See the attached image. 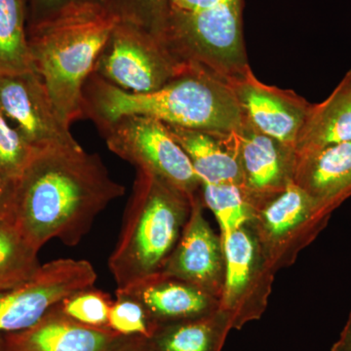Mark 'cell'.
Instances as JSON below:
<instances>
[{
  "instance_id": "1",
  "label": "cell",
  "mask_w": 351,
  "mask_h": 351,
  "mask_svg": "<svg viewBox=\"0 0 351 351\" xmlns=\"http://www.w3.org/2000/svg\"><path fill=\"white\" fill-rule=\"evenodd\" d=\"M124 193L99 154L80 144L48 147L36 151L15 182L10 221L38 251L52 239L75 246Z\"/></svg>"
},
{
  "instance_id": "2",
  "label": "cell",
  "mask_w": 351,
  "mask_h": 351,
  "mask_svg": "<svg viewBox=\"0 0 351 351\" xmlns=\"http://www.w3.org/2000/svg\"><path fill=\"white\" fill-rule=\"evenodd\" d=\"M83 112L98 128L127 115H142L216 136L239 130L245 119L230 84L189 66L160 89L144 94L120 89L92 73L83 88Z\"/></svg>"
},
{
  "instance_id": "3",
  "label": "cell",
  "mask_w": 351,
  "mask_h": 351,
  "mask_svg": "<svg viewBox=\"0 0 351 351\" xmlns=\"http://www.w3.org/2000/svg\"><path fill=\"white\" fill-rule=\"evenodd\" d=\"M119 20L101 2L84 1L27 25L32 69L69 128L84 119L83 88Z\"/></svg>"
},
{
  "instance_id": "4",
  "label": "cell",
  "mask_w": 351,
  "mask_h": 351,
  "mask_svg": "<svg viewBox=\"0 0 351 351\" xmlns=\"http://www.w3.org/2000/svg\"><path fill=\"white\" fill-rule=\"evenodd\" d=\"M193 199L163 178L137 169L121 232L108 260L117 289L161 271L181 237Z\"/></svg>"
},
{
  "instance_id": "5",
  "label": "cell",
  "mask_w": 351,
  "mask_h": 351,
  "mask_svg": "<svg viewBox=\"0 0 351 351\" xmlns=\"http://www.w3.org/2000/svg\"><path fill=\"white\" fill-rule=\"evenodd\" d=\"M160 38L180 63L228 84L251 69L245 49L243 0L198 12L168 11Z\"/></svg>"
},
{
  "instance_id": "6",
  "label": "cell",
  "mask_w": 351,
  "mask_h": 351,
  "mask_svg": "<svg viewBox=\"0 0 351 351\" xmlns=\"http://www.w3.org/2000/svg\"><path fill=\"white\" fill-rule=\"evenodd\" d=\"M186 68L159 36L129 21L119 20L101 51L95 75L131 92L160 89Z\"/></svg>"
},
{
  "instance_id": "7",
  "label": "cell",
  "mask_w": 351,
  "mask_h": 351,
  "mask_svg": "<svg viewBox=\"0 0 351 351\" xmlns=\"http://www.w3.org/2000/svg\"><path fill=\"white\" fill-rule=\"evenodd\" d=\"M99 130L108 149L136 169L163 178L193 199L200 195L202 184L189 156L160 120L127 115Z\"/></svg>"
},
{
  "instance_id": "8",
  "label": "cell",
  "mask_w": 351,
  "mask_h": 351,
  "mask_svg": "<svg viewBox=\"0 0 351 351\" xmlns=\"http://www.w3.org/2000/svg\"><path fill=\"white\" fill-rule=\"evenodd\" d=\"M93 265L85 260L59 258L41 265L32 278L0 291V336L29 329L69 295L92 287Z\"/></svg>"
},
{
  "instance_id": "9",
  "label": "cell",
  "mask_w": 351,
  "mask_h": 351,
  "mask_svg": "<svg viewBox=\"0 0 351 351\" xmlns=\"http://www.w3.org/2000/svg\"><path fill=\"white\" fill-rule=\"evenodd\" d=\"M331 213L291 182L256 212L252 226L272 270L290 263L327 225Z\"/></svg>"
},
{
  "instance_id": "10",
  "label": "cell",
  "mask_w": 351,
  "mask_h": 351,
  "mask_svg": "<svg viewBox=\"0 0 351 351\" xmlns=\"http://www.w3.org/2000/svg\"><path fill=\"white\" fill-rule=\"evenodd\" d=\"M221 242L225 278L219 308L230 316L232 329H240L265 311L274 270L249 225Z\"/></svg>"
},
{
  "instance_id": "11",
  "label": "cell",
  "mask_w": 351,
  "mask_h": 351,
  "mask_svg": "<svg viewBox=\"0 0 351 351\" xmlns=\"http://www.w3.org/2000/svg\"><path fill=\"white\" fill-rule=\"evenodd\" d=\"M223 138L239 161L241 191L256 214L293 181L295 149L265 135L246 117L239 130Z\"/></svg>"
},
{
  "instance_id": "12",
  "label": "cell",
  "mask_w": 351,
  "mask_h": 351,
  "mask_svg": "<svg viewBox=\"0 0 351 351\" xmlns=\"http://www.w3.org/2000/svg\"><path fill=\"white\" fill-rule=\"evenodd\" d=\"M0 112L34 149L78 144L34 71L0 75Z\"/></svg>"
},
{
  "instance_id": "13",
  "label": "cell",
  "mask_w": 351,
  "mask_h": 351,
  "mask_svg": "<svg viewBox=\"0 0 351 351\" xmlns=\"http://www.w3.org/2000/svg\"><path fill=\"white\" fill-rule=\"evenodd\" d=\"M203 205L200 193L191 202L188 221L161 272L193 284L219 301L225 278L223 242L205 219Z\"/></svg>"
},
{
  "instance_id": "14",
  "label": "cell",
  "mask_w": 351,
  "mask_h": 351,
  "mask_svg": "<svg viewBox=\"0 0 351 351\" xmlns=\"http://www.w3.org/2000/svg\"><path fill=\"white\" fill-rule=\"evenodd\" d=\"M230 86L252 125L295 149V140L313 104L294 91L265 84L251 69Z\"/></svg>"
},
{
  "instance_id": "15",
  "label": "cell",
  "mask_w": 351,
  "mask_h": 351,
  "mask_svg": "<svg viewBox=\"0 0 351 351\" xmlns=\"http://www.w3.org/2000/svg\"><path fill=\"white\" fill-rule=\"evenodd\" d=\"M122 337L110 328L76 322L59 304L34 326L7 335L5 341L7 351H110Z\"/></svg>"
},
{
  "instance_id": "16",
  "label": "cell",
  "mask_w": 351,
  "mask_h": 351,
  "mask_svg": "<svg viewBox=\"0 0 351 351\" xmlns=\"http://www.w3.org/2000/svg\"><path fill=\"white\" fill-rule=\"evenodd\" d=\"M117 290L140 302L156 327L201 317L219 309L217 298L193 284L161 271Z\"/></svg>"
},
{
  "instance_id": "17",
  "label": "cell",
  "mask_w": 351,
  "mask_h": 351,
  "mask_svg": "<svg viewBox=\"0 0 351 351\" xmlns=\"http://www.w3.org/2000/svg\"><path fill=\"white\" fill-rule=\"evenodd\" d=\"M293 182L332 213L351 196V142L295 157Z\"/></svg>"
},
{
  "instance_id": "18",
  "label": "cell",
  "mask_w": 351,
  "mask_h": 351,
  "mask_svg": "<svg viewBox=\"0 0 351 351\" xmlns=\"http://www.w3.org/2000/svg\"><path fill=\"white\" fill-rule=\"evenodd\" d=\"M348 142H351V82L346 75L326 100L311 105L295 140V156Z\"/></svg>"
},
{
  "instance_id": "19",
  "label": "cell",
  "mask_w": 351,
  "mask_h": 351,
  "mask_svg": "<svg viewBox=\"0 0 351 351\" xmlns=\"http://www.w3.org/2000/svg\"><path fill=\"white\" fill-rule=\"evenodd\" d=\"M191 160L201 184H232L242 189V174L234 154L223 136L165 124Z\"/></svg>"
},
{
  "instance_id": "20",
  "label": "cell",
  "mask_w": 351,
  "mask_h": 351,
  "mask_svg": "<svg viewBox=\"0 0 351 351\" xmlns=\"http://www.w3.org/2000/svg\"><path fill=\"white\" fill-rule=\"evenodd\" d=\"M232 329L230 316L219 308L201 317L158 325L144 339L151 351H221Z\"/></svg>"
},
{
  "instance_id": "21",
  "label": "cell",
  "mask_w": 351,
  "mask_h": 351,
  "mask_svg": "<svg viewBox=\"0 0 351 351\" xmlns=\"http://www.w3.org/2000/svg\"><path fill=\"white\" fill-rule=\"evenodd\" d=\"M31 71L25 0H0V75Z\"/></svg>"
},
{
  "instance_id": "22",
  "label": "cell",
  "mask_w": 351,
  "mask_h": 351,
  "mask_svg": "<svg viewBox=\"0 0 351 351\" xmlns=\"http://www.w3.org/2000/svg\"><path fill=\"white\" fill-rule=\"evenodd\" d=\"M38 252L9 219H0V291L32 278L40 269Z\"/></svg>"
},
{
  "instance_id": "23",
  "label": "cell",
  "mask_w": 351,
  "mask_h": 351,
  "mask_svg": "<svg viewBox=\"0 0 351 351\" xmlns=\"http://www.w3.org/2000/svg\"><path fill=\"white\" fill-rule=\"evenodd\" d=\"M201 198L203 204L213 212L221 226V241L234 230L250 223L255 217V209L239 186L203 184Z\"/></svg>"
},
{
  "instance_id": "24",
  "label": "cell",
  "mask_w": 351,
  "mask_h": 351,
  "mask_svg": "<svg viewBox=\"0 0 351 351\" xmlns=\"http://www.w3.org/2000/svg\"><path fill=\"white\" fill-rule=\"evenodd\" d=\"M112 300L101 290L92 287L73 293L60 304L68 317L95 328H108V315Z\"/></svg>"
},
{
  "instance_id": "25",
  "label": "cell",
  "mask_w": 351,
  "mask_h": 351,
  "mask_svg": "<svg viewBox=\"0 0 351 351\" xmlns=\"http://www.w3.org/2000/svg\"><path fill=\"white\" fill-rule=\"evenodd\" d=\"M115 295L117 300L108 315V328L121 336L149 338L156 326L142 304L120 290L115 291Z\"/></svg>"
},
{
  "instance_id": "26",
  "label": "cell",
  "mask_w": 351,
  "mask_h": 351,
  "mask_svg": "<svg viewBox=\"0 0 351 351\" xmlns=\"http://www.w3.org/2000/svg\"><path fill=\"white\" fill-rule=\"evenodd\" d=\"M120 20L142 25L160 38L170 0H101Z\"/></svg>"
},
{
  "instance_id": "27",
  "label": "cell",
  "mask_w": 351,
  "mask_h": 351,
  "mask_svg": "<svg viewBox=\"0 0 351 351\" xmlns=\"http://www.w3.org/2000/svg\"><path fill=\"white\" fill-rule=\"evenodd\" d=\"M36 151L0 112V172L17 181Z\"/></svg>"
},
{
  "instance_id": "28",
  "label": "cell",
  "mask_w": 351,
  "mask_h": 351,
  "mask_svg": "<svg viewBox=\"0 0 351 351\" xmlns=\"http://www.w3.org/2000/svg\"><path fill=\"white\" fill-rule=\"evenodd\" d=\"M84 1L101 2V0H25L27 25L44 19L69 4Z\"/></svg>"
},
{
  "instance_id": "29",
  "label": "cell",
  "mask_w": 351,
  "mask_h": 351,
  "mask_svg": "<svg viewBox=\"0 0 351 351\" xmlns=\"http://www.w3.org/2000/svg\"><path fill=\"white\" fill-rule=\"evenodd\" d=\"M228 0H170L169 11L175 12H198L206 10Z\"/></svg>"
},
{
  "instance_id": "30",
  "label": "cell",
  "mask_w": 351,
  "mask_h": 351,
  "mask_svg": "<svg viewBox=\"0 0 351 351\" xmlns=\"http://www.w3.org/2000/svg\"><path fill=\"white\" fill-rule=\"evenodd\" d=\"M15 182L0 172V219L10 221Z\"/></svg>"
},
{
  "instance_id": "31",
  "label": "cell",
  "mask_w": 351,
  "mask_h": 351,
  "mask_svg": "<svg viewBox=\"0 0 351 351\" xmlns=\"http://www.w3.org/2000/svg\"><path fill=\"white\" fill-rule=\"evenodd\" d=\"M110 351H151L144 338L141 337H122L119 343Z\"/></svg>"
},
{
  "instance_id": "32",
  "label": "cell",
  "mask_w": 351,
  "mask_h": 351,
  "mask_svg": "<svg viewBox=\"0 0 351 351\" xmlns=\"http://www.w3.org/2000/svg\"><path fill=\"white\" fill-rule=\"evenodd\" d=\"M331 351H351V309L346 326L338 341L332 346Z\"/></svg>"
},
{
  "instance_id": "33",
  "label": "cell",
  "mask_w": 351,
  "mask_h": 351,
  "mask_svg": "<svg viewBox=\"0 0 351 351\" xmlns=\"http://www.w3.org/2000/svg\"><path fill=\"white\" fill-rule=\"evenodd\" d=\"M0 351H7L5 336H0Z\"/></svg>"
},
{
  "instance_id": "34",
  "label": "cell",
  "mask_w": 351,
  "mask_h": 351,
  "mask_svg": "<svg viewBox=\"0 0 351 351\" xmlns=\"http://www.w3.org/2000/svg\"><path fill=\"white\" fill-rule=\"evenodd\" d=\"M346 75L348 76V78H350L351 82V69H350V71H348V73H346Z\"/></svg>"
}]
</instances>
